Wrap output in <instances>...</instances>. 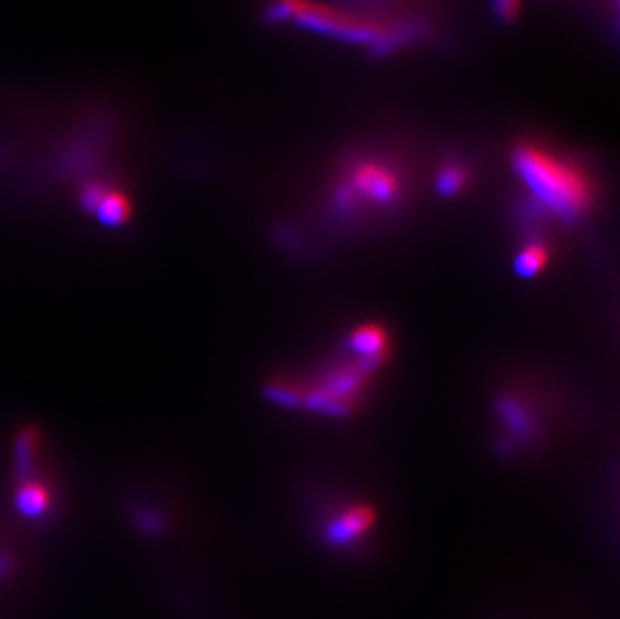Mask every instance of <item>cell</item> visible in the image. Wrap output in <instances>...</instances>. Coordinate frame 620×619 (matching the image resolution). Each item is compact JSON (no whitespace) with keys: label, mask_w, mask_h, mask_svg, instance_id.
I'll list each match as a JSON object with an SVG mask.
<instances>
[{"label":"cell","mask_w":620,"mask_h":619,"mask_svg":"<svg viewBox=\"0 0 620 619\" xmlns=\"http://www.w3.org/2000/svg\"><path fill=\"white\" fill-rule=\"evenodd\" d=\"M101 220L109 226H117L129 216L127 199L123 195L105 194L101 204L97 206Z\"/></svg>","instance_id":"obj_7"},{"label":"cell","mask_w":620,"mask_h":619,"mask_svg":"<svg viewBox=\"0 0 620 619\" xmlns=\"http://www.w3.org/2000/svg\"><path fill=\"white\" fill-rule=\"evenodd\" d=\"M548 252L543 244L526 245L514 259V270L520 278H534L545 270Z\"/></svg>","instance_id":"obj_6"},{"label":"cell","mask_w":620,"mask_h":619,"mask_svg":"<svg viewBox=\"0 0 620 619\" xmlns=\"http://www.w3.org/2000/svg\"><path fill=\"white\" fill-rule=\"evenodd\" d=\"M19 505L28 515H38L49 505L47 490H45V487H40V485H26L25 489L21 490V495H19Z\"/></svg>","instance_id":"obj_8"},{"label":"cell","mask_w":620,"mask_h":619,"mask_svg":"<svg viewBox=\"0 0 620 619\" xmlns=\"http://www.w3.org/2000/svg\"><path fill=\"white\" fill-rule=\"evenodd\" d=\"M512 168L532 197L558 220L572 223L583 218L593 202L591 181L583 171L540 147L520 145L512 154Z\"/></svg>","instance_id":"obj_1"},{"label":"cell","mask_w":620,"mask_h":619,"mask_svg":"<svg viewBox=\"0 0 620 619\" xmlns=\"http://www.w3.org/2000/svg\"><path fill=\"white\" fill-rule=\"evenodd\" d=\"M271 16L278 21L292 19L321 35L369 45L378 51H390L414 37V26L381 25L376 21L314 4L309 0H279L271 9Z\"/></svg>","instance_id":"obj_2"},{"label":"cell","mask_w":620,"mask_h":619,"mask_svg":"<svg viewBox=\"0 0 620 619\" xmlns=\"http://www.w3.org/2000/svg\"><path fill=\"white\" fill-rule=\"evenodd\" d=\"M105 197V192H102L99 185H90L89 190L83 195V202L87 207H97L101 204V199Z\"/></svg>","instance_id":"obj_12"},{"label":"cell","mask_w":620,"mask_h":619,"mask_svg":"<svg viewBox=\"0 0 620 619\" xmlns=\"http://www.w3.org/2000/svg\"><path fill=\"white\" fill-rule=\"evenodd\" d=\"M494 4L502 19H512L519 13L520 0H494Z\"/></svg>","instance_id":"obj_11"},{"label":"cell","mask_w":620,"mask_h":619,"mask_svg":"<svg viewBox=\"0 0 620 619\" xmlns=\"http://www.w3.org/2000/svg\"><path fill=\"white\" fill-rule=\"evenodd\" d=\"M500 413L504 414L508 425L512 426V430H516L520 435H526L531 430V418L526 411L516 404L514 400H507L500 409Z\"/></svg>","instance_id":"obj_10"},{"label":"cell","mask_w":620,"mask_h":619,"mask_svg":"<svg viewBox=\"0 0 620 619\" xmlns=\"http://www.w3.org/2000/svg\"><path fill=\"white\" fill-rule=\"evenodd\" d=\"M352 187L357 195L366 197L374 204H390L398 195L400 183L392 169L384 168L378 163H362L352 173Z\"/></svg>","instance_id":"obj_3"},{"label":"cell","mask_w":620,"mask_h":619,"mask_svg":"<svg viewBox=\"0 0 620 619\" xmlns=\"http://www.w3.org/2000/svg\"><path fill=\"white\" fill-rule=\"evenodd\" d=\"M388 340L378 326H364L350 336V349L364 359V368L378 364Z\"/></svg>","instance_id":"obj_5"},{"label":"cell","mask_w":620,"mask_h":619,"mask_svg":"<svg viewBox=\"0 0 620 619\" xmlns=\"http://www.w3.org/2000/svg\"><path fill=\"white\" fill-rule=\"evenodd\" d=\"M376 521V513L367 505H357L342 515L336 517L326 530V542L331 547H348L357 542L362 535H366L369 527Z\"/></svg>","instance_id":"obj_4"},{"label":"cell","mask_w":620,"mask_h":619,"mask_svg":"<svg viewBox=\"0 0 620 619\" xmlns=\"http://www.w3.org/2000/svg\"><path fill=\"white\" fill-rule=\"evenodd\" d=\"M438 192L442 195H457L466 183V171L458 166H448L438 175Z\"/></svg>","instance_id":"obj_9"}]
</instances>
